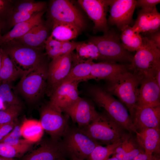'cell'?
<instances>
[{
	"label": "cell",
	"instance_id": "obj_1",
	"mask_svg": "<svg viewBox=\"0 0 160 160\" xmlns=\"http://www.w3.org/2000/svg\"><path fill=\"white\" fill-rule=\"evenodd\" d=\"M142 79L128 71L107 80L108 91L116 96L125 104L132 121L137 107L139 87Z\"/></svg>",
	"mask_w": 160,
	"mask_h": 160
},
{
	"label": "cell",
	"instance_id": "obj_2",
	"mask_svg": "<svg viewBox=\"0 0 160 160\" xmlns=\"http://www.w3.org/2000/svg\"><path fill=\"white\" fill-rule=\"evenodd\" d=\"M142 38V44L128 68L143 79L155 78L157 71L160 69V49L147 36Z\"/></svg>",
	"mask_w": 160,
	"mask_h": 160
},
{
	"label": "cell",
	"instance_id": "obj_3",
	"mask_svg": "<svg viewBox=\"0 0 160 160\" xmlns=\"http://www.w3.org/2000/svg\"><path fill=\"white\" fill-rule=\"evenodd\" d=\"M89 93L95 102L104 108L107 114L123 129L130 133L135 132L133 122L124 105L116 99L109 93L101 87L91 88Z\"/></svg>",
	"mask_w": 160,
	"mask_h": 160
},
{
	"label": "cell",
	"instance_id": "obj_4",
	"mask_svg": "<svg viewBox=\"0 0 160 160\" xmlns=\"http://www.w3.org/2000/svg\"><path fill=\"white\" fill-rule=\"evenodd\" d=\"M48 67L44 62L26 71L21 76L17 90L28 102H34L46 93Z\"/></svg>",
	"mask_w": 160,
	"mask_h": 160
},
{
	"label": "cell",
	"instance_id": "obj_5",
	"mask_svg": "<svg viewBox=\"0 0 160 160\" xmlns=\"http://www.w3.org/2000/svg\"><path fill=\"white\" fill-rule=\"evenodd\" d=\"M123 129L108 114L99 113L89 124L79 129L93 140L106 145L120 139Z\"/></svg>",
	"mask_w": 160,
	"mask_h": 160
},
{
	"label": "cell",
	"instance_id": "obj_6",
	"mask_svg": "<svg viewBox=\"0 0 160 160\" xmlns=\"http://www.w3.org/2000/svg\"><path fill=\"white\" fill-rule=\"evenodd\" d=\"M15 66L26 71L45 62L41 50L25 45L13 39L0 46Z\"/></svg>",
	"mask_w": 160,
	"mask_h": 160
},
{
	"label": "cell",
	"instance_id": "obj_7",
	"mask_svg": "<svg viewBox=\"0 0 160 160\" xmlns=\"http://www.w3.org/2000/svg\"><path fill=\"white\" fill-rule=\"evenodd\" d=\"M120 39L116 32L109 31L103 36L92 37L89 41L97 47L100 60L131 63L133 56L124 48Z\"/></svg>",
	"mask_w": 160,
	"mask_h": 160
},
{
	"label": "cell",
	"instance_id": "obj_8",
	"mask_svg": "<svg viewBox=\"0 0 160 160\" xmlns=\"http://www.w3.org/2000/svg\"><path fill=\"white\" fill-rule=\"evenodd\" d=\"M62 111L49 102L42 108L39 121L51 139L59 140L68 129L67 122Z\"/></svg>",
	"mask_w": 160,
	"mask_h": 160
},
{
	"label": "cell",
	"instance_id": "obj_9",
	"mask_svg": "<svg viewBox=\"0 0 160 160\" xmlns=\"http://www.w3.org/2000/svg\"><path fill=\"white\" fill-rule=\"evenodd\" d=\"M63 136L62 142L66 152L82 160H87L96 146L100 145L79 129H68Z\"/></svg>",
	"mask_w": 160,
	"mask_h": 160
},
{
	"label": "cell",
	"instance_id": "obj_10",
	"mask_svg": "<svg viewBox=\"0 0 160 160\" xmlns=\"http://www.w3.org/2000/svg\"><path fill=\"white\" fill-rule=\"evenodd\" d=\"M73 52L52 59L48 67L46 93L50 96L67 77L72 67Z\"/></svg>",
	"mask_w": 160,
	"mask_h": 160
},
{
	"label": "cell",
	"instance_id": "obj_11",
	"mask_svg": "<svg viewBox=\"0 0 160 160\" xmlns=\"http://www.w3.org/2000/svg\"><path fill=\"white\" fill-rule=\"evenodd\" d=\"M49 13L52 24L57 23H70L81 30L84 27V21L82 15L69 1H52L50 4Z\"/></svg>",
	"mask_w": 160,
	"mask_h": 160
},
{
	"label": "cell",
	"instance_id": "obj_12",
	"mask_svg": "<svg viewBox=\"0 0 160 160\" xmlns=\"http://www.w3.org/2000/svg\"><path fill=\"white\" fill-rule=\"evenodd\" d=\"M111 0H79L78 2L94 23V32L109 31L106 14Z\"/></svg>",
	"mask_w": 160,
	"mask_h": 160
},
{
	"label": "cell",
	"instance_id": "obj_13",
	"mask_svg": "<svg viewBox=\"0 0 160 160\" xmlns=\"http://www.w3.org/2000/svg\"><path fill=\"white\" fill-rule=\"evenodd\" d=\"M135 0H111L110 15L108 23L115 25L121 31L133 21V15L136 7Z\"/></svg>",
	"mask_w": 160,
	"mask_h": 160
},
{
	"label": "cell",
	"instance_id": "obj_14",
	"mask_svg": "<svg viewBox=\"0 0 160 160\" xmlns=\"http://www.w3.org/2000/svg\"><path fill=\"white\" fill-rule=\"evenodd\" d=\"M62 112L77 123L79 128L88 125L99 114L92 103L80 97L75 103Z\"/></svg>",
	"mask_w": 160,
	"mask_h": 160
},
{
	"label": "cell",
	"instance_id": "obj_15",
	"mask_svg": "<svg viewBox=\"0 0 160 160\" xmlns=\"http://www.w3.org/2000/svg\"><path fill=\"white\" fill-rule=\"evenodd\" d=\"M79 82V81H75L62 83L50 96L49 102L62 111L73 104L80 97L78 89Z\"/></svg>",
	"mask_w": 160,
	"mask_h": 160
},
{
	"label": "cell",
	"instance_id": "obj_16",
	"mask_svg": "<svg viewBox=\"0 0 160 160\" xmlns=\"http://www.w3.org/2000/svg\"><path fill=\"white\" fill-rule=\"evenodd\" d=\"M132 121L135 132L145 128L160 129V105L138 106Z\"/></svg>",
	"mask_w": 160,
	"mask_h": 160
},
{
	"label": "cell",
	"instance_id": "obj_17",
	"mask_svg": "<svg viewBox=\"0 0 160 160\" xmlns=\"http://www.w3.org/2000/svg\"><path fill=\"white\" fill-rule=\"evenodd\" d=\"M160 26V14L156 7L140 10L132 27L139 33H142L148 35L159 31Z\"/></svg>",
	"mask_w": 160,
	"mask_h": 160
},
{
	"label": "cell",
	"instance_id": "obj_18",
	"mask_svg": "<svg viewBox=\"0 0 160 160\" xmlns=\"http://www.w3.org/2000/svg\"><path fill=\"white\" fill-rule=\"evenodd\" d=\"M67 153L62 143L59 140L51 139L44 142L33 151L24 160H57L63 159Z\"/></svg>",
	"mask_w": 160,
	"mask_h": 160
},
{
	"label": "cell",
	"instance_id": "obj_19",
	"mask_svg": "<svg viewBox=\"0 0 160 160\" xmlns=\"http://www.w3.org/2000/svg\"><path fill=\"white\" fill-rule=\"evenodd\" d=\"M160 87L154 78H144L139 89L137 107L160 105Z\"/></svg>",
	"mask_w": 160,
	"mask_h": 160
},
{
	"label": "cell",
	"instance_id": "obj_20",
	"mask_svg": "<svg viewBox=\"0 0 160 160\" xmlns=\"http://www.w3.org/2000/svg\"><path fill=\"white\" fill-rule=\"evenodd\" d=\"M136 141L145 153L152 158L160 151V129L145 128L136 131Z\"/></svg>",
	"mask_w": 160,
	"mask_h": 160
},
{
	"label": "cell",
	"instance_id": "obj_21",
	"mask_svg": "<svg viewBox=\"0 0 160 160\" xmlns=\"http://www.w3.org/2000/svg\"><path fill=\"white\" fill-rule=\"evenodd\" d=\"M127 67L122 64L109 61L94 63L92 65L89 80L105 79L107 81L128 71Z\"/></svg>",
	"mask_w": 160,
	"mask_h": 160
},
{
	"label": "cell",
	"instance_id": "obj_22",
	"mask_svg": "<svg viewBox=\"0 0 160 160\" xmlns=\"http://www.w3.org/2000/svg\"><path fill=\"white\" fill-rule=\"evenodd\" d=\"M42 11L33 15L29 19L15 25L12 28L0 38V46L12 40L23 36L33 27L39 24L42 21L44 13Z\"/></svg>",
	"mask_w": 160,
	"mask_h": 160
},
{
	"label": "cell",
	"instance_id": "obj_23",
	"mask_svg": "<svg viewBox=\"0 0 160 160\" xmlns=\"http://www.w3.org/2000/svg\"><path fill=\"white\" fill-rule=\"evenodd\" d=\"M48 30L42 21L22 37L14 39L28 47L42 50L48 38Z\"/></svg>",
	"mask_w": 160,
	"mask_h": 160
},
{
	"label": "cell",
	"instance_id": "obj_24",
	"mask_svg": "<svg viewBox=\"0 0 160 160\" xmlns=\"http://www.w3.org/2000/svg\"><path fill=\"white\" fill-rule=\"evenodd\" d=\"M121 143L113 153L119 160H133L138 154L144 151L133 138L131 134L124 133Z\"/></svg>",
	"mask_w": 160,
	"mask_h": 160
},
{
	"label": "cell",
	"instance_id": "obj_25",
	"mask_svg": "<svg viewBox=\"0 0 160 160\" xmlns=\"http://www.w3.org/2000/svg\"><path fill=\"white\" fill-rule=\"evenodd\" d=\"M93 63L92 60L73 62V66L69 73L62 83L75 81L80 82L89 80Z\"/></svg>",
	"mask_w": 160,
	"mask_h": 160
},
{
	"label": "cell",
	"instance_id": "obj_26",
	"mask_svg": "<svg viewBox=\"0 0 160 160\" xmlns=\"http://www.w3.org/2000/svg\"><path fill=\"white\" fill-rule=\"evenodd\" d=\"M3 51V58L0 70V81L1 84L10 83L15 81L25 72L18 68L9 56Z\"/></svg>",
	"mask_w": 160,
	"mask_h": 160
},
{
	"label": "cell",
	"instance_id": "obj_27",
	"mask_svg": "<svg viewBox=\"0 0 160 160\" xmlns=\"http://www.w3.org/2000/svg\"><path fill=\"white\" fill-rule=\"evenodd\" d=\"M81 29L70 23H57L52 24L51 35L55 39L61 41H69L76 37Z\"/></svg>",
	"mask_w": 160,
	"mask_h": 160
},
{
	"label": "cell",
	"instance_id": "obj_28",
	"mask_svg": "<svg viewBox=\"0 0 160 160\" xmlns=\"http://www.w3.org/2000/svg\"><path fill=\"white\" fill-rule=\"evenodd\" d=\"M20 127L22 136L33 143L39 141L43 135L44 129L39 121L26 119Z\"/></svg>",
	"mask_w": 160,
	"mask_h": 160
},
{
	"label": "cell",
	"instance_id": "obj_29",
	"mask_svg": "<svg viewBox=\"0 0 160 160\" xmlns=\"http://www.w3.org/2000/svg\"><path fill=\"white\" fill-rule=\"evenodd\" d=\"M121 31L119 38L124 48L129 52L136 51L142 43V38L140 33L130 25L125 26Z\"/></svg>",
	"mask_w": 160,
	"mask_h": 160
},
{
	"label": "cell",
	"instance_id": "obj_30",
	"mask_svg": "<svg viewBox=\"0 0 160 160\" xmlns=\"http://www.w3.org/2000/svg\"><path fill=\"white\" fill-rule=\"evenodd\" d=\"M76 54L73 53V62L100 60V55L97 47L93 43L81 42L76 47Z\"/></svg>",
	"mask_w": 160,
	"mask_h": 160
},
{
	"label": "cell",
	"instance_id": "obj_31",
	"mask_svg": "<svg viewBox=\"0 0 160 160\" xmlns=\"http://www.w3.org/2000/svg\"><path fill=\"white\" fill-rule=\"evenodd\" d=\"M33 143L25 139L23 142L15 145L0 143V156L13 159L20 157L30 148Z\"/></svg>",
	"mask_w": 160,
	"mask_h": 160
},
{
	"label": "cell",
	"instance_id": "obj_32",
	"mask_svg": "<svg viewBox=\"0 0 160 160\" xmlns=\"http://www.w3.org/2000/svg\"><path fill=\"white\" fill-rule=\"evenodd\" d=\"M46 4L42 1L33 0L14 1L12 12H23L36 13L44 11Z\"/></svg>",
	"mask_w": 160,
	"mask_h": 160
},
{
	"label": "cell",
	"instance_id": "obj_33",
	"mask_svg": "<svg viewBox=\"0 0 160 160\" xmlns=\"http://www.w3.org/2000/svg\"><path fill=\"white\" fill-rule=\"evenodd\" d=\"M121 143V138L112 144L103 146L100 145L96 146L87 160H106L113 154Z\"/></svg>",
	"mask_w": 160,
	"mask_h": 160
},
{
	"label": "cell",
	"instance_id": "obj_34",
	"mask_svg": "<svg viewBox=\"0 0 160 160\" xmlns=\"http://www.w3.org/2000/svg\"><path fill=\"white\" fill-rule=\"evenodd\" d=\"M0 98L2 100L6 108L11 105H21L15 89L10 83H2L0 85Z\"/></svg>",
	"mask_w": 160,
	"mask_h": 160
},
{
	"label": "cell",
	"instance_id": "obj_35",
	"mask_svg": "<svg viewBox=\"0 0 160 160\" xmlns=\"http://www.w3.org/2000/svg\"><path fill=\"white\" fill-rule=\"evenodd\" d=\"M21 105L9 106L0 111V124L15 121L21 111Z\"/></svg>",
	"mask_w": 160,
	"mask_h": 160
},
{
	"label": "cell",
	"instance_id": "obj_36",
	"mask_svg": "<svg viewBox=\"0 0 160 160\" xmlns=\"http://www.w3.org/2000/svg\"><path fill=\"white\" fill-rule=\"evenodd\" d=\"M63 42L55 39L51 35L48 37L45 43L44 48L49 57L52 59L62 55Z\"/></svg>",
	"mask_w": 160,
	"mask_h": 160
},
{
	"label": "cell",
	"instance_id": "obj_37",
	"mask_svg": "<svg viewBox=\"0 0 160 160\" xmlns=\"http://www.w3.org/2000/svg\"><path fill=\"white\" fill-rule=\"evenodd\" d=\"M22 136L20 126L15 125L12 130L0 140V143L10 145H17L25 140V139H20Z\"/></svg>",
	"mask_w": 160,
	"mask_h": 160
},
{
	"label": "cell",
	"instance_id": "obj_38",
	"mask_svg": "<svg viewBox=\"0 0 160 160\" xmlns=\"http://www.w3.org/2000/svg\"><path fill=\"white\" fill-rule=\"evenodd\" d=\"M14 1L0 0V20L5 22L12 13Z\"/></svg>",
	"mask_w": 160,
	"mask_h": 160
},
{
	"label": "cell",
	"instance_id": "obj_39",
	"mask_svg": "<svg viewBox=\"0 0 160 160\" xmlns=\"http://www.w3.org/2000/svg\"><path fill=\"white\" fill-rule=\"evenodd\" d=\"M136 1V7H140L142 9L153 8L160 2L159 0H138Z\"/></svg>",
	"mask_w": 160,
	"mask_h": 160
},
{
	"label": "cell",
	"instance_id": "obj_40",
	"mask_svg": "<svg viewBox=\"0 0 160 160\" xmlns=\"http://www.w3.org/2000/svg\"><path fill=\"white\" fill-rule=\"evenodd\" d=\"M15 121L0 124V140L12 130L15 126Z\"/></svg>",
	"mask_w": 160,
	"mask_h": 160
},
{
	"label": "cell",
	"instance_id": "obj_41",
	"mask_svg": "<svg viewBox=\"0 0 160 160\" xmlns=\"http://www.w3.org/2000/svg\"><path fill=\"white\" fill-rule=\"evenodd\" d=\"M147 37L152 40L159 49H160V32L159 31L148 35Z\"/></svg>",
	"mask_w": 160,
	"mask_h": 160
},
{
	"label": "cell",
	"instance_id": "obj_42",
	"mask_svg": "<svg viewBox=\"0 0 160 160\" xmlns=\"http://www.w3.org/2000/svg\"><path fill=\"white\" fill-rule=\"evenodd\" d=\"M152 159L149 157L143 151L137 156L133 160H152Z\"/></svg>",
	"mask_w": 160,
	"mask_h": 160
},
{
	"label": "cell",
	"instance_id": "obj_43",
	"mask_svg": "<svg viewBox=\"0 0 160 160\" xmlns=\"http://www.w3.org/2000/svg\"><path fill=\"white\" fill-rule=\"evenodd\" d=\"M160 69H159L157 71L155 79L159 86L160 87Z\"/></svg>",
	"mask_w": 160,
	"mask_h": 160
},
{
	"label": "cell",
	"instance_id": "obj_44",
	"mask_svg": "<svg viewBox=\"0 0 160 160\" xmlns=\"http://www.w3.org/2000/svg\"><path fill=\"white\" fill-rule=\"evenodd\" d=\"M5 22L0 20V38L1 36V31L4 28L5 26Z\"/></svg>",
	"mask_w": 160,
	"mask_h": 160
},
{
	"label": "cell",
	"instance_id": "obj_45",
	"mask_svg": "<svg viewBox=\"0 0 160 160\" xmlns=\"http://www.w3.org/2000/svg\"><path fill=\"white\" fill-rule=\"evenodd\" d=\"M6 107L2 99L0 98V111L5 109Z\"/></svg>",
	"mask_w": 160,
	"mask_h": 160
},
{
	"label": "cell",
	"instance_id": "obj_46",
	"mask_svg": "<svg viewBox=\"0 0 160 160\" xmlns=\"http://www.w3.org/2000/svg\"><path fill=\"white\" fill-rule=\"evenodd\" d=\"M3 58V51L0 47V70Z\"/></svg>",
	"mask_w": 160,
	"mask_h": 160
},
{
	"label": "cell",
	"instance_id": "obj_47",
	"mask_svg": "<svg viewBox=\"0 0 160 160\" xmlns=\"http://www.w3.org/2000/svg\"><path fill=\"white\" fill-rule=\"evenodd\" d=\"M0 160H15L13 158H8L0 156Z\"/></svg>",
	"mask_w": 160,
	"mask_h": 160
},
{
	"label": "cell",
	"instance_id": "obj_48",
	"mask_svg": "<svg viewBox=\"0 0 160 160\" xmlns=\"http://www.w3.org/2000/svg\"><path fill=\"white\" fill-rule=\"evenodd\" d=\"M152 160H160V159L157 154H155L154 155L153 154Z\"/></svg>",
	"mask_w": 160,
	"mask_h": 160
},
{
	"label": "cell",
	"instance_id": "obj_49",
	"mask_svg": "<svg viewBox=\"0 0 160 160\" xmlns=\"http://www.w3.org/2000/svg\"><path fill=\"white\" fill-rule=\"evenodd\" d=\"M106 160H119L116 157L112 156V157L111 158H109Z\"/></svg>",
	"mask_w": 160,
	"mask_h": 160
},
{
	"label": "cell",
	"instance_id": "obj_50",
	"mask_svg": "<svg viewBox=\"0 0 160 160\" xmlns=\"http://www.w3.org/2000/svg\"><path fill=\"white\" fill-rule=\"evenodd\" d=\"M71 156L72 160H82L77 158L74 156L71 155Z\"/></svg>",
	"mask_w": 160,
	"mask_h": 160
},
{
	"label": "cell",
	"instance_id": "obj_51",
	"mask_svg": "<svg viewBox=\"0 0 160 160\" xmlns=\"http://www.w3.org/2000/svg\"><path fill=\"white\" fill-rule=\"evenodd\" d=\"M57 160H63V159H58Z\"/></svg>",
	"mask_w": 160,
	"mask_h": 160
}]
</instances>
